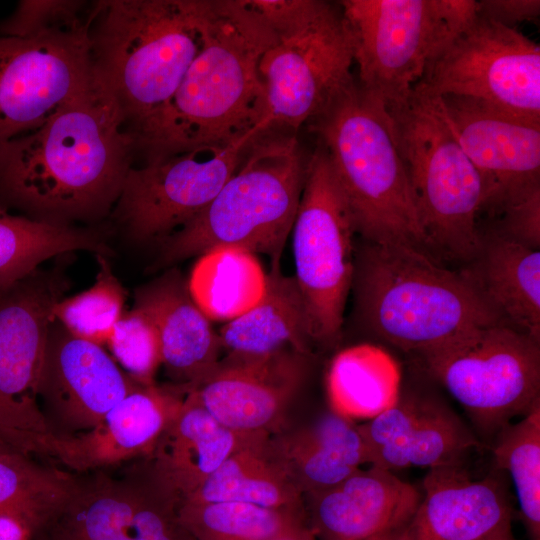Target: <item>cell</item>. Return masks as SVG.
Masks as SVG:
<instances>
[{
    "instance_id": "26",
    "label": "cell",
    "mask_w": 540,
    "mask_h": 540,
    "mask_svg": "<svg viewBox=\"0 0 540 540\" xmlns=\"http://www.w3.org/2000/svg\"><path fill=\"white\" fill-rule=\"evenodd\" d=\"M270 443L303 496L329 488L367 464L358 425L332 410L296 430L271 435Z\"/></svg>"
},
{
    "instance_id": "41",
    "label": "cell",
    "mask_w": 540,
    "mask_h": 540,
    "mask_svg": "<svg viewBox=\"0 0 540 540\" xmlns=\"http://www.w3.org/2000/svg\"><path fill=\"white\" fill-rule=\"evenodd\" d=\"M33 526L20 516L0 513V540H32Z\"/></svg>"
},
{
    "instance_id": "4",
    "label": "cell",
    "mask_w": 540,
    "mask_h": 540,
    "mask_svg": "<svg viewBox=\"0 0 540 540\" xmlns=\"http://www.w3.org/2000/svg\"><path fill=\"white\" fill-rule=\"evenodd\" d=\"M211 0H100L89 38L97 75L129 134L173 96L205 39Z\"/></svg>"
},
{
    "instance_id": "32",
    "label": "cell",
    "mask_w": 540,
    "mask_h": 540,
    "mask_svg": "<svg viewBox=\"0 0 540 540\" xmlns=\"http://www.w3.org/2000/svg\"><path fill=\"white\" fill-rule=\"evenodd\" d=\"M188 290L209 320L232 321L258 303L266 273L255 254L237 247H217L199 256Z\"/></svg>"
},
{
    "instance_id": "13",
    "label": "cell",
    "mask_w": 540,
    "mask_h": 540,
    "mask_svg": "<svg viewBox=\"0 0 540 540\" xmlns=\"http://www.w3.org/2000/svg\"><path fill=\"white\" fill-rule=\"evenodd\" d=\"M412 91L471 98L540 122V47L516 29L476 14Z\"/></svg>"
},
{
    "instance_id": "35",
    "label": "cell",
    "mask_w": 540,
    "mask_h": 540,
    "mask_svg": "<svg viewBox=\"0 0 540 540\" xmlns=\"http://www.w3.org/2000/svg\"><path fill=\"white\" fill-rule=\"evenodd\" d=\"M71 472L17 452L0 453V513L37 527L62 503Z\"/></svg>"
},
{
    "instance_id": "43",
    "label": "cell",
    "mask_w": 540,
    "mask_h": 540,
    "mask_svg": "<svg viewBox=\"0 0 540 540\" xmlns=\"http://www.w3.org/2000/svg\"><path fill=\"white\" fill-rule=\"evenodd\" d=\"M279 540H316V537L314 536L312 530L308 529V530H306L304 532H301L299 534L289 536V537H285V538H282V539H279Z\"/></svg>"
},
{
    "instance_id": "5",
    "label": "cell",
    "mask_w": 540,
    "mask_h": 540,
    "mask_svg": "<svg viewBox=\"0 0 540 540\" xmlns=\"http://www.w3.org/2000/svg\"><path fill=\"white\" fill-rule=\"evenodd\" d=\"M325 148L365 241L430 249L385 103L354 79L315 118Z\"/></svg>"
},
{
    "instance_id": "21",
    "label": "cell",
    "mask_w": 540,
    "mask_h": 540,
    "mask_svg": "<svg viewBox=\"0 0 540 540\" xmlns=\"http://www.w3.org/2000/svg\"><path fill=\"white\" fill-rule=\"evenodd\" d=\"M186 393L173 383L138 385L91 430L53 437V463L70 472H86L150 457Z\"/></svg>"
},
{
    "instance_id": "9",
    "label": "cell",
    "mask_w": 540,
    "mask_h": 540,
    "mask_svg": "<svg viewBox=\"0 0 540 540\" xmlns=\"http://www.w3.org/2000/svg\"><path fill=\"white\" fill-rule=\"evenodd\" d=\"M417 359L462 406L488 446L540 403V342L505 323L474 329Z\"/></svg>"
},
{
    "instance_id": "2",
    "label": "cell",
    "mask_w": 540,
    "mask_h": 540,
    "mask_svg": "<svg viewBox=\"0 0 540 540\" xmlns=\"http://www.w3.org/2000/svg\"><path fill=\"white\" fill-rule=\"evenodd\" d=\"M277 41L247 0H211L205 39L180 85L130 135L144 163L264 133L259 63Z\"/></svg>"
},
{
    "instance_id": "25",
    "label": "cell",
    "mask_w": 540,
    "mask_h": 540,
    "mask_svg": "<svg viewBox=\"0 0 540 540\" xmlns=\"http://www.w3.org/2000/svg\"><path fill=\"white\" fill-rule=\"evenodd\" d=\"M257 435L238 433L222 425L192 392H187L149 458L182 502L233 452Z\"/></svg>"
},
{
    "instance_id": "37",
    "label": "cell",
    "mask_w": 540,
    "mask_h": 540,
    "mask_svg": "<svg viewBox=\"0 0 540 540\" xmlns=\"http://www.w3.org/2000/svg\"><path fill=\"white\" fill-rule=\"evenodd\" d=\"M111 356L136 383L149 386L162 366L161 345L151 318L133 307L124 312L106 343Z\"/></svg>"
},
{
    "instance_id": "24",
    "label": "cell",
    "mask_w": 540,
    "mask_h": 540,
    "mask_svg": "<svg viewBox=\"0 0 540 540\" xmlns=\"http://www.w3.org/2000/svg\"><path fill=\"white\" fill-rule=\"evenodd\" d=\"M135 304L153 321L160 339L162 366L171 383L189 387L218 363V332L192 299L177 268L138 287Z\"/></svg>"
},
{
    "instance_id": "27",
    "label": "cell",
    "mask_w": 540,
    "mask_h": 540,
    "mask_svg": "<svg viewBox=\"0 0 540 540\" xmlns=\"http://www.w3.org/2000/svg\"><path fill=\"white\" fill-rule=\"evenodd\" d=\"M218 336L227 355L261 357L292 349L310 356L314 343L294 276L285 275L280 263L271 264L261 299L226 322Z\"/></svg>"
},
{
    "instance_id": "28",
    "label": "cell",
    "mask_w": 540,
    "mask_h": 540,
    "mask_svg": "<svg viewBox=\"0 0 540 540\" xmlns=\"http://www.w3.org/2000/svg\"><path fill=\"white\" fill-rule=\"evenodd\" d=\"M466 269L502 320L540 342V252L496 232Z\"/></svg>"
},
{
    "instance_id": "1",
    "label": "cell",
    "mask_w": 540,
    "mask_h": 540,
    "mask_svg": "<svg viewBox=\"0 0 540 540\" xmlns=\"http://www.w3.org/2000/svg\"><path fill=\"white\" fill-rule=\"evenodd\" d=\"M134 156L118 103L97 75L41 127L0 144V197L34 219H101L114 209Z\"/></svg>"
},
{
    "instance_id": "8",
    "label": "cell",
    "mask_w": 540,
    "mask_h": 540,
    "mask_svg": "<svg viewBox=\"0 0 540 540\" xmlns=\"http://www.w3.org/2000/svg\"><path fill=\"white\" fill-rule=\"evenodd\" d=\"M358 84L387 107L405 102L428 65L476 15L471 0H343Z\"/></svg>"
},
{
    "instance_id": "17",
    "label": "cell",
    "mask_w": 540,
    "mask_h": 540,
    "mask_svg": "<svg viewBox=\"0 0 540 540\" xmlns=\"http://www.w3.org/2000/svg\"><path fill=\"white\" fill-rule=\"evenodd\" d=\"M441 109L477 170L482 210L499 213L540 187V122L459 96L439 98Z\"/></svg>"
},
{
    "instance_id": "3",
    "label": "cell",
    "mask_w": 540,
    "mask_h": 540,
    "mask_svg": "<svg viewBox=\"0 0 540 540\" xmlns=\"http://www.w3.org/2000/svg\"><path fill=\"white\" fill-rule=\"evenodd\" d=\"M352 287L364 324L416 355L505 323L466 269L449 270L410 246L365 241L354 253Z\"/></svg>"
},
{
    "instance_id": "19",
    "label": "cell",
    "mask_w": 540,
    "mask_h": 540,
    "mask_svg": "<svg viewBox=\"0 0 540 540\" xmlns=\"http://www.w3.org/2000/svg\"><path fill=\"white\" fill-rule=\"evenodd\" d=\"M309 357L292 349L261 357L226 355L184 388L227 428L272 435L302 386Z\"/></svg>"
},
{
    "instance_id": "29",
    "label": "cell",
    "mask_w": 540,
    "mask_h": 540,
    "mask_svg": "<svg viewBox=\"0 0 540 540\" xmlns=\"http://www.w3.org/2000/svg\"><path fill=\"white\" fill-rule=\"evenodd\" d=\"M270 436L250 439L182 502H244L306 513L303 495L275 455Z\"/></svg>"
},
{
    "instance_id": "40",
    "label": "cell",
    "mask_w": 540,
    "mask_h": 540,
    "mask_svg": "<svg viewBox=\"0 0 540 540\" xmlns=\"http://www.w3.org/2000/svg\"><path fill=\"white\" fill-rule=\"evenodd\" d=\"M476 14L482 18L512 27L536 19L540 14L539 0L476 1Z\"/></svg>"
},
{
    "instance_id": "34",
    "label": "cell",
    "mask_w": 540,
    "mask_h": 540,
    "mask_svg": "<svg viewBox=\"0 0 540 540\" xmlns=\"http://www.w3.org/2000/svg\"><path fill=\"white\" fill-rule=\"evenodd\" d=\"M488 447L494 468L513 483L529 540H540V403L505 426Z\"/></svg>"
},
{
    "instance_id": "42",
    "label": "cell",
    "mask_w": 540,
    "mask_h": 540,
    "mask_svg": "<svg viewBox=\"0 0 540 540\" xmlns=\"http://www.w3.org/2000/svg\"><path fill=\"white\" fill-rule=\"evenodd\" d=\"M401 528L386 531V532L374 535L364 540H397V537Z\"/></svg>"
},
{
    "instance_id": "6",
    "label": "cell",
    "mask_w": 540,
    "mask_h": 540,
    "mask_svg": "<svg viewBox=\"0 0 540 540\" xmlns=\"http://www.w3.org/2000/svg\"><path fill=\"white\" fill-rule=\"evenodd\" d=\"M308 157L294 133L269 130L248 147L235 173L194 218L163 239L154 268L217 247L280 263L302 195Z\"/></svg>"
},
{
    "instance_id": "10",
    "label": "cell",
    "mask_w": 540,
    "mask_h": 540,
    "mask_svg": "<svg viewBox=\"0 0 540 540\" xmlns=\"http://www.w3.org/2000/svg\"><path fill=\"white\" fill-rule=\"evenodd\" d=\"M180 505L149 457L71 472L64 500L32 540H196L180 520Z\"/></svg>"
},
{
    "instance_id": "15",
    "label": "cell",
    "mask_w": 540,
    "mask_h": 540,
    "mask_svg": "<svg viewBox=\"0 0 540 540\" xmlns=\"http://www.w3.org/2000/svg\"><path fill=\"white\" fill-rule=\"evenodd\" d=\"M352 39L339 8L326 2L294 34L262 56L264 131L297 130L318 116L353 80Z\"/></svg>"
},
{
    "instance_id": "22",
    "label": "cell",
    "mask_w": 540,
    "mask_h": 540,
    "mask_svg": "<svg viewBox=\"0 0 540 540\" xmlns=\"http://www.w3.org/2000/svg\"><path fill=\"white\" fill-rule=\"evenodd\" d=\"M502 471L474 479L465 464L429 469L423 495L397 540H488L512 527Z\"/></svg>"
},
{
    "instance_id": "12",
    "label": "cell",
    "mask_w": 540,
    "mask_h": 540,
    "mask_svg": "<svg viewBox=\"0 0 540 540\" xmlns=\"http://www.w3.org/2000/svg\"><path fill=\"white\" fill-rule=\"evenodd\" d=\"M60 267L33 271L0 291V438L14 451L53 463V438L38 401L53 308L68 290Z\"/></svg>"
},
{
    "instance_id": "11",
    "label": "cell",
    "mask_w": 540,
    "mask_h": 540,
    "mask_svg": "<svg viewBox=\"0 0 540 540\" xmlns=\"http://www.w3.org/2000/svg\"><path fill=\"white\" fill-rule=\"evenodd\" d=\"M295 275L314 345L332 346L341 335L354 274L350 209L320 142L308 157L292 226Z\"/></svg>"
},
{
    "instance_id": "20",
    "label": "cell",
    "mask_w": 540,
    "mask_h": 540,
    "mask_svg": "<svg viewBox=\"0 0 540 540\" xmlns=\"http://www.w3.org/2000/svg\"><path fill=\"white\" fill-rule=\"evenodd\" d=\"M358 429L367 464L391 472L465 464L482 446L475 432L444 401L416 391H401L392 407Z\"/></svg>"
},
{
    "instance_id": "39",
    "label": "cell",
    "mask_w": 540,
    "mask_h": 540,
    "mask_svg": "<svg viewBox=\"0 0 540 540\" xmlns=\"http://www.w3.org/2000/svg\"><path fill=\"white\" fill-rule=\"evenodd\" d=\"M496 233L528 248L540 247V187L507 204Z\"/></svg>"
},
{
    "instance_id": "23",
    "label": "cell",
    "mask_w": 540,
    "mask_h": 540,
    "mask_svg": "<svg viewBox=\"0 0 540 540\" xmlns=\"http://www.w3.org/2000/svg\"><path fill=\"white\" fill-rule=\"evenodd\" d=\"M303 498L316 540H364L403 527L421 493L393 472L370 466Z\"/></svg>"
},
{
    "instance_id": "16",
    "label": "cell",
    "mask_w": 540,
    "mask_h": 540,
    "mask_svg": "<svg viewBox=\"0 0 540 540\" xmlns=\"http://www.w3.org/2000/svg\"><path fill=\"white\" fill-rule=\"evenodd\" d=\"M261 134L133 165L112 216L133 240L161 242L212 201Z\"/></svg>"
},
{
    "instance_id": "44",
    "label": "cell",
    "mask_w": 540,
    "mask_h": 540,
    "mask_svg": "<svg viewBox=\"0 0 540 540\" xmlns=\"http://www.w3.org/2000/svg\"><path fill=\"white\" fill-rule=\"evenodd\" d=\"M488 540H517L512 532V527L507 528Z\"/></svg>"
},
{
    "instance_id": "18",
    "label": "cell",
    "mask_w": 540,
    "mask_h": 540,
    "mask_svg": "<svg viewBox=\"0 0 540 540\" xmlns=\"http://www.w3.org/2000/svg\"><path fill=\"white\" fill-rule=\"evenodd\" d=\"M138 385L103 346L75 337L53 322L38 390L53 437L91 430Z\"/></svg>"
},
{
    "instance_id": "38",
    "label": "cell",
    "mask_w": 540,
    "mask_h": 540,
    "mask_svg": "<svg viewBox=\"0 0 540 540\" xmlns=\"http://www.w3.org/2000/svg\"><path fill=\"white\" fill-rule=\"evenodd\" d=\"M86 6L76 0H22L15 12L0 23V36L27 37L50 27L82 18Z\"/></svg>"
},
{
    "instance_id": "7",
    "label": "cell",
    "mask_w": 540,
    "mask_h": 540,
    "mask_svg": "<svg viewBox=\"0 0 540 540\" xmlns=\"http://www.w3.org/2000/svg\"><path fill=\"white\" fill-rule=\"evenodd\" d=\"M387 109L429 248L472 262L482 245L477 224L482 182L439 98L412 91L405 102Z\"/></svg>"
},
{
    "instance_id": "36",
    "label": "cell",
    "mask_w": 540,
    "mask_h": 540,
    "mask_svg": "<svg viewBox=\"0 0 540 540\" xmlns=\"http://www.w3.org/2000/svg\"><path fill=\"white\" fill-rule=\"evenodd\" d=\"M108 256L96 255L98 272L88 289L59 300L54 321L75 337L106 345L124 311L127 292L114 274Z\"/></svg>"
},
{
    "instance_id": "33",
    "label": "cell",
    "mask_w": 540,
    "mask_h": 540,
    "mask_svg": "<svg viewBox=\"0 0 540 540\" xmlns=\"http://www.w3.org/2000/svg\"><path fill=\"white\" fill-rule=\"evenodd\" d=\"M179 517L196 540H279L310 529L304 512L244 502H182Z\"/></svg>"
},
{
    "instance_id": "14",
    "label": "cell",
    "mask_w": 540,
    "mask_h": 540,
    "mask_svg": "<svg viewBox=\"0 0 540 540\" xmlns=\"http://www.w3.org/2000/svg\"><path fill=\"white\" fill-rule=\"evenodd\" d=\"M91 10L27 37L0 36V144L41 127L95 82Z\"/></svg>"
},
{
    "instance_id": "31",
    "label": "cell",
    "mask_w": 540,
    "mask_h": 540,
    "mask_svg": "<svg viewBox=\"0 0 540 540\" xmlns=\"http://www.w3.org/2000/svg\"><path fill=\"white\" fill-rule=\"evenodd\" d=\"M79 250L111 254L97 229L34 219L0 206V291L31 274L45 260Z\"/></svg>"
},
{
    "instance_id": "45",
    "label": "cell",
    "mask_w": 540,
    "mask_h": 540,
    "mask_svg": "<svg viewBox=\"0 0 540 540\" xmlns=\"http://www.w3.org/2000/svg\"><path fill=\"white\" fill-rule=\"evenodd\" d=\"M16 452L0 438V453ZM18 453V452H17Z\"/></svg>"
},
{
    "instance_id": "30",
    "label": "cell",
    "mask_w": 540,
    "mask_h": 540,
    "mask_svg": "<svg viewBox=\"0 0 540 540\" xmlns=\"http://www.w3.org/2000/svg\"><path fill=\"white\" fill-rule=\"evenodd\" d=\"M330 410L354 420H370L392 407L401 392L400 369L379 347L361 344L335 355L328 368Z\"/></svg>"
}]
</instances>
